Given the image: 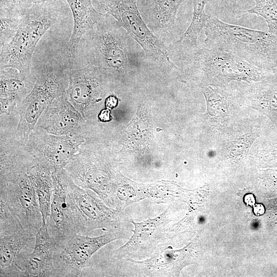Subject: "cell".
Returning <instances> with one entry per match:
<instances>
[{"label": "cell", "instance_id": "obj_1", "mask_svg": "<svg viewBox=\"0 0 277 277\" xmlns=\"http://www.w3.org/2000/svg\"><path fill=\"white\" fill-rule=\"evenodd\" d=\"M0 199L19 220L25 230L35 235L42 217L33 181L27 169L30 157L24 145L13 142L1 147Z\"/></svg>", "mask_w": 277, "mask_h": 277}, {"label": "cell", "instance_id": "obj_2", "mask_svg": "<svg viewBox=\"0 0 277 277\" xmlns=\"http://www.w3.org/2000/svg\"><path fill=\"white\" fill-rule=\"evenodd\" d=\"M204 43L265 71H277V35L226 23L210 16L205 26Z\"/></svg>", "mask_w": 277, "mask_h": 277}, {"label": "cell", "instance_id": "obj_3", "mask_svg": "<svg viewBox=\"0 0 277 277\" xmlns=\"http://www.w3.org/2000/svg\"><path fill=\"white\" fill-rule=\"evenodd\" d=\"M131 38L112 16L102 13L93 29L80 42L87 65L95 67L104 76L125 74L138 62Z\"/></svg>", "mask_w": 277, "mask_h": 277}, {"label": "cell", "instance_id": "obj_4", "mask_svg": "<svg viewBox=\"0 0 277 277\" xmlns=\"http://www.w3.org/2000/svg\"><path fill=\"white\" fill-rule=\"evenodd\" d=\"M66 0L34 3L23 16L14 37L1 47L0 67H12L31 73L33 53L41 37L52 26L67 17Z\"/></svg>", "mask_w": 277, "mask_h": 277}, {"label": "cell", "instance_id": "obj_5", "mask_svg": "<svg viewBox=\"0 0 277 277\" xmlns=\"http://www.w3.org/2000/svg\"><path fill=\"white\" fill-rule=\"evenodd\" d=\"M176 62L188 73L206 84H222L231 80H259L266 71L259 68L227 51L196 47L175 52Z\"/></svg>", "mask_w": 277, "mask_h": 277}, {"label": "cell", "instance_id": "obj_6", "mask_svg": "<svg viewBox=\"0 0 277 277\" xmlns=\"http://www.w3.org/2000/svg\"><path fill=\"white\" fill-rule=\"evenodd\" d=\"M101 13L112 16L156 65L177 69L164 43L150 29L138 10L136 0H92Z\"/></svg>", "mask_w": 277, "mask_h": 277}, {"label": "cell", "instance_id": "obj_7", "mask_svg": "<svg viewBox=\"0 0 277 277\" xmlns=\"http://www.w3.org/2000/svg\"><path fill=\"white\" fill-rule=\"evenodd\" d=\"M68 195L76 233L87 235L96 229L109 231L122 228L125 219L122 212L108 207L101 198L78 186L70 177Z\"/></svg>", "mask_w": 277, "mask_h": 277}, {"label": "cell", "instance_id": "obj_8", "mask_svg": "<svg viewBox=\"0 0 277 277\" xmlns=\"http://www.w3.org/2000/svg\"><path fill=\"white\" fill-rule=\"evenodd\" d=\"M83 142L81 134L57 135L36 127L25 145L36 163L53 171L55 168H65L78 152Z\"/></svg>", "mask_w": 277, "mask_h": 277}, {"label": "cell", "instance_id": "obj_9", "mask_svg": "<svg viewBox=\"0 0 277 277\" xmlns=\"http://www.w3.org/2000/svg\"><path fill=\"white\" fill-rule=\"evenodd\" d=\"M121 230L107 231L102 235L90 237L75 233L54 255L56 276H80L91 256L102 247L122 237Z\"/></svg>", "mask_w": 277, "mask_h": 277}, {"label": "cell", "instance_id": "obj_10", "mask_svg": "<svg viewBox=\"0 0 277 277\" xmlns=\"http://www.w3.org/2000/svg\"><path fill=\"white\" fill-rule=\"evenodd\" d=\"M69 71L54 62L44 66L31 92L19 103V108L30 116L39 117L55 98L66 91Z\"/></svg>", "mask_w": 277, "mask_h": 277}, {"label": "cell", "instance_id": "obj_11", "mask_svg": "<svg viewBox=\"0 0 277 277\" xmlns=\"http://www.w3.org/2000/svg\"><path fill=\"white\" fill-rule=\"evenodd\" d=\"M52 177L53 190L47 224L56 248H60L76 233L68 195L69 176L63 167L55 168L52 172Z\"/></svg>", "mask_w": 277, "mask_h": 277}, {"label": "cell", "instance_id": "obj_12", "mask_svg": "<svg viewBox=\"0 0 277 277\" xmlns=\"http://www.w3.org/2000/svg\"><path fill=\"white\" fill-rule=\"evenodd\" d=\"M103 76L92 65L69 71L67 98L83 117L92 105L102 100Z\"/></svg>", "mask_w": 277, "mask_h": 277}, {"label": "cell", "instance_id": "obj_13", "mask_svg": "<svg viewBox=\"0 0 277 277\" xmlns=\"http://www.w3.org/2000/svg\"><path fill=\"white\" fill-rule=\"evenodd\" d=\"M84 122L81 114L69 101L66 91L44 110L37 122L36 127L57 135L81 134Z\"/></svg>", "mask_w": 277, "mask_h": 277}, {"label": "cell", "instance_id": "obj_14", "mask_svg": "<svg viewBox=\"0 0 277 277\" xmlns=\"http://www.w3.org/2000/svg\"><path fill=\"white\" fill-rule=\"evenodd\" d=\"M56 249L47 224H42L35 235L33 249L23 259L24 276H56L54 265Z\"/></svg>", "mask_w": 277, "mask_h": 277}, {"label": "cell", "instance_id": "obj_15", "mask_svg": "<svg viewBox=\"0 0 277 277\" xmlns=\"http://www.w3.org/2000/svg\"><path fill=\"white\" fill-rule=\"evenodd\" d=\"M168 209L159 216L141 223H135L134 230L131 238L126 244L115 251L116 257L140 253L144 249L152 248L156 245L161 234L165 232L164 228L168 224Z\"/></svg>", "mask_w": 277, "mask_h": 277}, {"label": "cell", "instance_id": "obj_16", "mask_svg": "<svg viewBox=\"0 0 277 277\" xmlns=\"http://www.w3.org/2000/svg\"><path fill=\"white\" fill-rule=\"evenodd\" d=\"M71 11L73 28L67 47L68 57L75 58L82 37L101 18L102 13L96 10L92 0H66Z\"/></svg>", "mask_w": 277, "mask_h": 277}, {"label": "cell", "instance_id": "obj_17", "mask_svg": "<svg viewBox=\"0 0 277 277\" xmlns=\"http://www.w3.org/2000/svg\"><path fill=\"white\" fill-rule=\"evenodd\" d=\"M35 238L26 230L0 238V276H24L18 264L23 250Z\"/></svg>", "mask_w": 277, "mask_h": 277}, {"label": "cell", "instance_id": "obj_18", "mask_svg": "<svg viewBox=\"0 0 277 277\" xmlns=\"http://www.w3.org/2000/svg\"><path fill=\"white\" fill-rule=\"evenodd\" d=\"M184 0H145L144 19L161 37L174 30L178 10Z\"/></svg>", "mask_w": 277, "mask_h": 277}, {"label": "cell", "instance_id": "obj_19", "mask_svg": "<svg viewBox=\"0 0 277 277\" xmlns=\"http://www.w3.org/2000/svg\"><path fill=\"white\" fill-rule=\"evenodd\" d=\"M27 171L34 183L42 217V224H47L50 215L53 190L52 171L49 167L36 163L30 156Z\"/></svg>", "mask_w": 277, "mask_h": 277}, {"label": "cell", "instance_id": "obj_20", "mask_svg": "<svg viewBox=\"0 0 277 277\" xmlns=\"http://www.w3.org/2000/svg\"><path fill=\"white\" fill-rule=\"evenodd\" d=\"M36 79L31 73L22 72L12 67L1 68V97L14 96L21 102L31 92Z\"/></svg>", "mask_w": 277, "mask_h": 277}, {"label": "cell", "instance_id": "obj_21", "mask_svg": "<svg viewBox=\"0 0 277 277\" xmlns=\"http://www.w3.org/2000/svg\"><path fill=\"white\" fill-rule=\"evenodd\" d=\"M210 1L193 0L191 21L183 35L174 43V50L185 51L197 47L198 37L210 16L205 11V7Z\"/></svg>", "mask_w": 277, "mask_h": 277}, {"label": "cell", "instance_id": "obj_22", "mask_svg": "<svg viewBox=\"0 0 277 277\" xmlns=\"http://www.w3.org/2000/svg\"><path fill=\"white\" fill-rule=\"evenodd\" d=\"M255 6L247 13L262 16L268 27V32L277 35V3L274 0H253Z\"/></svg>", "mask_w": 277, "mask_h": 277}, {"label": "cell", "instance_id": "obj_23", "mask_svg": "<svg viewBox=\"0 0 277 277\" xmlns=\"http://www.w3.org/2000/svg\"><path fill=\"white\" fill-rule=\"evenodd\" d=\"M25 230L19 220L0 199V238Z\"/></svg>", "mask_w": 277, "mask_h": 277}, {"label": "cell", "instance_id": "obj_24", "mask_svg": "<svg viewBox=\"0 0 277 277\" xmlns=\"http://www.w3.org/2000/svg\"><path fill=\"white\" fill-rule=\"evenodd\" d=\"M24 15L0 14V46L9 43L14 37Z\"/></svg>", "mask_w": 277, "mask_h": 277}, {"label": "cell", "instance_id": "obj_25", "mask_svg": "<svg viewBox=\"0 0 277 277\" xmlns=\"http://www.w3.org/2000/svg\"><path fill=\"white\" fill-rule=\"evenodd\" d=\"M33 3V0H0V14L24 15Z\"/></svg>", "mask_w": 277, "mask_h": 277}, {"label": "cell", "instance_id": "obj_26", "mask_svg": "<svg viewBox=\"0 0 277 277\" xmlns=\"http://www.w3.org/2000/svg\"><path fill=\"white\" fill-rule=\"evenodd\" d=\"M1 114H9L10 112L17 106L20 102L15 96H10L1 97Z\"/></svg>", "mask_w": 277, "mask_h": 277}, {"label": "cell", "instance_id": "obj_27", "mask_svg": "<svg viewBox=\"0 0 277 277\" xmlns=\"http://www.w3.org/2000/svg\"><path fill=\"white\" fill-rule=\"evenodd\" d=\"M118 104V100L116 97L113 95H109L108 96L105 102V104L107 108L113 109Z\"/></svg>", "mask_w": 277, "mask_h": 277}, {"label": "cell", "instance_id": "obj_28", "mask_svg": "<svg viewBox=\"0 0 277 277\" xmlns=\"http://www.w3.org/2000/svg\"><path fill=\"white\" fill-rule=\"evenodd\" d=\"M98 117L100 121L102 122H106L111 120L110 111L109 109H103L100 112Z\"/></svg>", "mask_w": 277, "mask_h": 277}, {"label": "cell", "instance_id": "obj_29", "mask_svg": "<svg viewBox=\"0 0 277 277\" xmlns=\"http://www.w3.org/2000/svg\"><path fill=\"white\" fill-rule=\"evenodd\" d=\"M240 0H221L225 7L229 10L235 8Z\"/></svg>", "mask_w": 277, "mask_h": 277}, {"label": "cell", "instance_id": "obj_30", "mask_svg": "<svg viewBox=\"0 0 277 277\" xmlns=\"http://www.w3.org/2000/svg\"><path fill=\"white\" fill-rule=\"evenodd\" d=\"M245 202L247 205H253L255 203V199L252 194H248L245 197Z\"/></svg>", "mask_w": 277, "mask_h": 277}, {"label": "cell", "instance_id": "obj_31", "mask_svg": "<svg viewBox=\"0 0 277 277\" xmlns=\"http://www.w3.org/2000/svg\"><path fill=\"white\" fill-rule=\"evenodd\" d=\"M264 211V207L262 205L259 204L254 207V212L256 215L262 214Z\"/></svg>", "mask_w": 277, "mask_h": 277}, {"label": "cell", "instance_id": "obj_32", "mask_svg": "<svg viewBox=\"0 0 277 277\" xmlns=\"http://www.w3.org/2000/svg\"><path fill=\"white\" fill-rule=\"evenodd\" d=\"M47 0H33L34 3H37V2H43Z\"/></svg>", "mask_w": 277, "mask_h": 277}, {"label": "cell", "instance_id": "obj_33", "mask_svg": "<svg viewBox=\"0 0 277 277\" xmlns=\"http://www.w3.org/2000/svg\"><path fill=\"white\" fill-rule=\"evenodd\" d=\"M274 1H275L276 2V3H277V0H274Z\"/></svg>", "mask_w": 277, "mask_h": 277}]
</instances>
